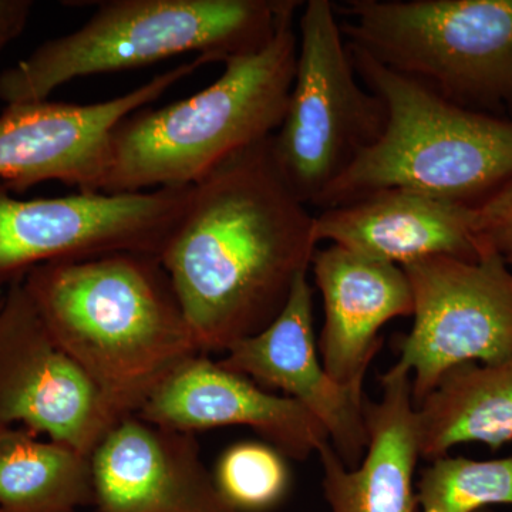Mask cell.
Listing matches in <instances>:
<instances>
[{"mask_svg": "<svg viewBox=\"0 0 512 512\" xmlns=\"http://www.w3.org/2000/svg\"><path fill=\"white\" fill-rule=\"evenodd\" d=\"M316 212L293 192L271 137L194 185L160 262L204 355L268 328L318 249Z\"/></svg>", "mask_w": 512, "mask_h": 512, "instance_id": "obj_1", "label": "cell"}, {"mask_svg": "<svg viewBox=\"0 0 512 512\" xmlns=\"http://www.w3.org/2000/svg\"><path fill=\"white\" fill-rule=\"evenodd\" d=\"M23 285L119 421L137 416L174 373L204 355L157 256L52 262Z\"/></svg>", "mask_w": 512, "mask_h": 512, "instance_id": "obj_2", "label": "cell"}, {"mask_svg": "<svg viewBox=\"0 0 512 512\" xmlns=\"http://www.w3.org/2000/svg\"><path fill=\"white\" fill-rule=\"evenodd\" d=\"M296 13L256 52L187 99L138 110L114 128L101 192L191 187L229 157L274 136L295 77Z\"/></svg>", "mask_w": 512, "mask_h": 512, "instance_id": "obj_3", "label": "cell"}, {"mask_svg": "<svg viewBox=\"0 0 512 512\" xmlns=\"http://www.w3.org/2000/svg\"><path fill=\"white\" fill-rule=\"evenodd\" d=\"M303 2L107 0L67 35L46 40L0 73L6 106L49 100L64 84L194 53L225 63L264 47Z\"/></svg>", "mask_w": 512, "mask_h": 512, "instance_id": "obj_4", "label": "cell"}, {"mask_svg": "<svg viewBox=\"0 0 512 512\" xmlns=\"http://www.w3.org/2000/svg\"><path fill=\"white\" fill-rule=\"evenodd\" d=\"M348 47L360 80L382 100L386 124L318 211L387 188L477 205L512 180V119L458 106Z\"/></svg>", "mask_w": 512, "mask_h": 512, "instance_id": "obj_5", "label": "cell"}, {"mask_svg": "<svg viewBox=\"0 0 512 512\" xmlns=\"http://www.w3.org/2000/svg\"><path fill=\"white\" fill-rule=\"evenodd\" d=\"M335 8L348 45L393 72L466 109L512 110V0H348Z\"/></svg>", "mask_w": 512, "mask_h": 512, "instance_id": "obj_6", "label": "cell"}, {"mask_svg": "<svg viewBox=\"0 0 512 512\" xmlns=\"http://www.w3.org/2000/svg\"><path fill=\"white\" fill-rule=\"evenodd\" d=\"M301 10L295 77L271 147L286 183L316 212L382 136L386 110L356 72L335 3L308 0Z\"/></svg>", "mask_w": 512, "mask_h": 512, "instance_id": "obj_7", "label": "cell"}, {"mask_svg": "<svg viewBox=\"0 0 512 512\" xmlns=\"http://www.w3.org/2000/svg\"><path fill=\"white\" fill-rule=\"evenodd\" d=\"M192 192L194 185L20 200L0 183V296L52 262L111 254L160 258Z\"/></svg>", "mask_w": 512, "mask_h": 512, "instance_id": "obj_8", "label": "cell"}, {"mask_svg": "<svg viewBox=\"0 0 512 512\" xmlns=\"http://www.w3.org/2000/svg\"><path fill=\"white\" fill-rule=\"evenodd\" d=\"M413 293V328L400 339L417 406L464 363L512 360V271L494 251L478 259L436 256L402 266Z\"/></svg>", "mask_w": 512, "mask_h": 512, "instance_id": "obj_9", "label": "cell"}, {"mask_svg": "<svg viewBox=\"0 0 512 512\" xmlns=\"http://www.w3.org/2000/svg\"><path fill=\"white\" fill-rule=\"evenodd\" d=\"M119 420L49 332L23 281L0 296V427H26L92 456Z\"/></svg>", "mask_w": 512, "mask_h": 512, "instance_id": "obj_10", "label": "cell"}, {"mask_svg": "<svg viewBox=\"0 0 512 512\" xmlns=\"http://www.w3.org/2000/svg\"><path fill=\"white\" fill-rule=\"evenodd\" d=\"M207 63V57H194L100 103L45 100L6 106L0 114V183L19 192L49 181L101 192L114 128Z\"/></svg>", "mask_w": 512, "mask_h": 512, "instance_id": "obj_11", "label": "cell"}, {"mask_svg": "<svg viewBox=\"0 0 512 512\" xmlns=\"http://www.w3.org/2000/svg\"><path fill=\"white\" fill-rule=\"evenodd\" d=\"M225 353L218 362L222 367L302 404L328 431L343 463L359 466L367 447L366 399L336 383L319 360L309 272L296 279L284 311L268 328Z\"/></svg>", "mask_w": 512, "mask_h": 512, "instance_id": "obj_12", "label": "cell"}, {"mask_svg": "<svg viewBox=\"0 0 512 512\" xmlns=\"http://www.w3.org/2000/svg\"><path fill=\"white\" fill-rule=\"evenodd\" d=\"M318 244L397 266L436 256L478 261L490 254L478 204L387 188L316 212Z\"/></svg>", "mask_w": 512, "mask_h": 512, "instance_id": "obj_13", "label": "cell"}, {"mask_svg": "<svg viewBox=\"0 0 512 512\" xmlns=\"http://www.w3.org/2000/svg\"><path fill=\"white\" fill-rule=\"evenodd\" d=\"M90 461L97 512H234L202 463L194 433L126 417Z\"/></svg>", "mask_w": 512, "mask_h": 512, "instance_id": "obj_14", "label": "cell"}, {"mask_svg": "<svg viewBox=\"0 0 512 512\" xmlns=\"http://www.w3.org/2000/svg\"><path fill=\"white\" fill-rule=\"evenodd\" d=\"M188 431L245 426L286 458L305 461L330 444L322 423L296 400L266 392L248 377L200 355L181 367L137 414Z\"/></svg>", "mask_w": 512, "mask_h": 512, "instance_id": "obj_15", "label": "cell"}, {"mask_svg": "<svg viewBox=\"0 0 512 512\" xmlns=\"http://www.w3.org/2000/svg\"><path fill=\"white\" fill-rule=\"evenodd\" d=\"M322 295L318 350L328 375L357 399L380 348V329L413 315V293L402 266L386 264L328 245L313 254L311 269Z\"/></svg>", "mask_w": 512, "mask_h": 512, "instance_id": "obj_16", "label": "cell"}, {"mask_svg": "<svg viewBox=\"0 0 512 512\" xmlns=\"http://www.w3.org/2000/svg\"><path fill=\"white\" fill-rule=\"evenodd\" d=\"M379 402L365 400L367 447L349 468L332 444L319 451L330 512H420L414 473L420 457L412 375L394 365L380 376Z\"/></svg>", "mask_w": 512, "mask_h": 512, "instance_id": "obj_17", "label": "cell"}, {"mask_svg": "<svg viewBox=\"0 0 512 512\" xmlns=\"http://www.w3.org/2000/svg\"><path fill=\"white\" fill-rule=\"evenodd\" d=\"M416 412L420 457L426 460L466 443L497 451L512 441V360L453 367Z\"/></svg>", "mask_w": 512, "mask_h": 512, "instance_id": "obj_18", "label": "cell"}, {"mask_svg": "<svg viewBox=\"0 0 512 512\" xmlns=\"http://www.w3.org/2000/svg\"><path fill=\"white\" fill-rule=\"evenodd\" d=\"M94 504L92 461L73 447L0 427V512H76Z\"/></svg>", "mask_w": 512, "mask_h": 512, "instance_id": "obj_19", "label": "cell"}, {"mask_svg": "<svg viewBox=\"0 0 512 512\" xmlns=\"http://www.w3.org/2000/svg\"><path fill=\"white\" fill-rule=\"evenodd\" d=\"M416 493L420 512H476L495 504L512 505V457L436 458L421 473Z\"/></svg>", "mask_w": 512, "mask_h": 512, "instance_id": "obj_20", "label": "cell"}, {"mask_svg": "<svg viewBox=\"0 0 512 512\" xmlns=\"http://www.w3.org/2000/svg\"><path fill=\"white\" fill-rule=\"evenodd\" d=\"M212 478L234 512L274 510L291 488L286 457L265 441H241L228 447L218 458Z\"/></svg>", "mask_w": 512, "mask_h": 512, "instance_id": "obj_21", "label": "cell"}, {"mask_svg": "<svg viewBox=\"0 0 512 512\" xmlns=\"http://www.w3.org/2000/svg\"><path fill=\"white\" fill-rule=\"evenodd\" d=\"M478 212L485 242L512 271V180L481 201Z\"/></svg>", "mask_w": 512, "mask_h": 512, "instance_id": "obj_22", "label": "cell"}, {"mask_svg": "<svg viewBox=\"0 0 512 512\" xmlns=\"http://www.w3.org/2000/svg\"><path fill=\"white\" fill-rule=\"evenodd\" d=\"M33 8L30 0H0V52L25 32Z\"/></svg>", "mask_w": 512, "mask_h": 512, "instance_id": "obj_23", "label": "cell"}, {"mask_svg": "<svg viewBox=\"0 0 512 512\" xmlns=\"http://www.w3.org/2000/svg\"><path fill=\"white\" fill-rule=\"evenodd\" d=\"M476 512H493V511L488 510V508H484V510H480V511H476Z\"/></svg>", "mask_w": 512, "mask_h": 512, "instance_id": "obj_24", "label": "cell"}]
</instances>
